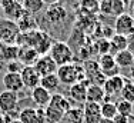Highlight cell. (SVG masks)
<instances>
[{
	"mask_svg": "<svg viewBox=\"0 0 134 123\" xmlns=\"http://www.w3.org/2000/svg\"><path fill=\"white\" fill-rule=\"evenodd\" d=\"M3 86H4V90L17 93V95H19V92H21L24 89L20 73H10V72L4 73V76H3Z\"/></svg>",
	"mask_w": 134,
	"mask_h": 123,
	"instance_id": "obj_14",
	"label": "cell"
},
{
	"mask_svg": "<svg viewBox=\"0 0 134 123\" xmlns=\"http://www.w3.org/2000/svg\"><path fill=\"white\" fill-rule=\"evenodd\" d=\"M79 12L88 16H96L100 13L98 0H79Z\"/></svg>",
	"mask_w": 134,
	"mask_h": 123,
	"instance_id": "obj_20",
	"label": "cell"
},
{
	"mask_svg": "<svg viewBox=\"0 0 134 123\" xmlns=\"http://www.w3.org/2000/svg\"><path fill=\"white\" fill-rule=\"evenodd\" d=\"M116 105H117V113H119V115L126 116V117H129V116L133 113V110H134V105H133V103L126 102V100H123V99H120Z\"/></svg>",
	"mask_w": 134,
	"mask_h": 123,
	"instance_id": "obj_32",
	"label": "cell"
},
{
	"mask_svg": "<svg viewBox=\"0 0 134 123\" xmlns=\"http://www.w3.org/2000/svg\"><path fill=\"white\" fill-rule=\"evenodd\" d=\"M90 83L87 80L83 82H77L74 85L69 87V96L71 100H74L76 103H86V96H87V87Z\"/></svg>",
	"mask_w": 134,
	"mask_h": 123,
	"instance_id": "obj_15",
	"label": "cell"
},
{
	"mask_svg": "<svg viewBox=\"0 0 134 123\" xmlns=\"http://www.w3.org/2000/svg\"><path fill=\"white\" fill-rule=\"evenodd\" d=\"M110 46H111V54H116L119 52L127 50V37L121 36V34H116L110 37Z\"/></svg>",
	"mask_w": 134,
	"mask_h": 123,
	"instance_id": "obj_24",
	"label": "cell"
},
{
	"mask_svg": "<svg viewBox=\"0 0 134 123\" xmlns=\"http://www.w3.org/2000/svg\"><path fill=\"white\" fill-rule=\"evenodd\" d=\"M4 69H6V62L0 59V72H2V70H4Z\"/></svg>",
	"mask_w": 134,
	"mask_h": 123,
	"instance_id": "obj_37",
	"label": "cell"
},
{
	"mask_svg": "<svg viewBox=\"0 0 134 123\" xmlns=\"http://www.w3.org/2000/svg\"><path fill=\"white\" fill-rule=\"evenodd\" d=\"M43 3H44V6H50V4H54V3H63L62 0H43Z\"/></svg>",
	"mask_w": 134,
	"mask_h": 123,
	"instance_id": "obj_36",
	"label": "cell"
},
{
	"mask_svg": "<svg viewBox=\"0 0 134 123\" xmlns=\"http://www.w3.org/2000/svg\"><path fill=\"white\" fill-rule=\"evenodd\" d=\"M81 109H83V113H84V117H98V116H101L100 105H97V103L86 102Z\"/></svg>",
	"mask_w": 134,
	"mask_h": 123,
	"instance_id": "obj_31",
	"label": "cell"
},
{
	"mask_svg": "<svg viewBox=\"0 0 134 123\" xmlns=\"http://www.w3.org/2000/svg\"><path fill=\"white\" fill-rule=\"evenodd\" d=\"M12 123H20V122H19V119H16V120H13Z\"/></svg>",
	"mask_w": 134,
	"mask_h": 123,
	"instance_id": "obj_43",
	"label": "cell"
},
{
	"mask_svg": "<svg viewBox=\"0 0 134 123\" xmlns=\"http://www.w3.org/2000/svg\"><path fill=\"white\" fill-rule=\"evenodd\" d=\"M17 107H19V95L3 90L0 93V112H2V115L19 113Z\"/></svg>",
	"mask_w": 134,
	"mask_h": 123,
	"instance_id": "obj_3",
	"label": "cell"
},
{
	"mask_svg": "<svg viewBox=\"0 0 134 123\" xmlns=\"http://www.w3.org/2000/svg\"><path fill=\"white\" fill-rule=\"evenodd\" d=\"M40 57V54L37 53L33 47H19V56L17 60L20 62L23 66H34V63L37 62V59Z\"/></svg>",
	"mask_w": 134,
	"mask_h": 123,
	"instance_id": "obj_16",
	"label": "cell"
},
{
	"mask_svg": "<svg viewBox=\"0 0 134 123\" xmlns=\"http://www.w3.org/2000/svg\"><path fill=\"white\" fill-rule=\"evenodd\" d=\"M114 33L121 36H131L134 34V19L130 13H123L119 17H116L114 22Z\"/></svg>",
	"mask_w": 134,
	"mask_h": 123,
	"instance_id": "obj_4",
	"label": "cell"
},
{
	"mask_svg": "<svg viewBox=\"0 0 134 123\" xmlns=\"http://www.w3.org/2000/svg\"><path fill=\"white\" fill-rule=\"evenodd\" d=\"M34 69L37 70L40 77H43V76H49V74H54L59 67L49 54H44V56H40L37 59V62L34 63Z\"/></svg>",
	"mask_w": 134,
	"mask_h": 123,
	"instance_id": "obj_11",
	"label": "cell"
},
{
	"mask_svg": "<svg viewBox=\"0 0 134 123\" xmlns=\"http://www.w3.org/2000/svg\"><path fill=\"white\" fill-rule=\"evenodd\" d=\"M2 2H3V0H0V3H2Z\"/></svg>",
	"mask_w": 134,
	"mask_h": 123,
	"instance_id": "obj_46",
	"label": "cell"
},
{
	"mask_svg": "<svg viewBox=\"0 0 134 123\" xmlns=\"http://www.w3.org/2000/svg\"><path fill=\"white\" fill-rule=\"evenodd\" d=\"M6 69L10 73H20L21 69H23V64L19 60H12V62H7V63H6Z\"/></svg>",
	"mask_w": 134,
	"mask_h": 123,
	"instance_id": "obj_33",
	"label": "cell"
},
{
	"mask_svg": "<svg viewBox=\"0 0 134 123\" xmlns=\"http://www.w3.org/2000/svg\"><path fill=\"white\" fill-rule=\"evenodd\" d=\"M24 13L23 6L20 3H16L13 0H3L2 2V14L6 17V20L10 22H17Z\"/></svg>",
	"mask_w": 134,
	"mask_h": 123,
	"instance_id": "obj_8",
	"label": "cell"
},
{
	"mask_svg": "<svg viewBox=\"0 0 134 123\" xmlns=\"http://www.w3.org/2000/svg\"><path fill=\"white\" fill-rule=\"evenodd\" d=\"M16 24H17V29L20 33H30V32H34L37 30V22L36 19H34L33 14H29V13L24 12L23 14H21V17L19 19L17 22H16Z\"/></svg>",
	"mask_w": 134,
	"mask_h": 123,
	"instance_id": "obj_17",
	"label": "cell"
},
{
	"mask_svg": "<svg viewBox=\"0 0 134 123\" xmlns=\"http://www.w3.org/2000/svg\"><path fill=\"white\" fill-rule=\"evenodd\" d=\"M21 6H23L24 12L29 13V14H33V16L37 14V13H40L44 9L43 0H23Z\"/></svg>",
	"mask_w": 134,
	"mask_h": 123,
	"instance_id": "obj_27",
	"label": "cell"
},
{
	"mask_svg": "<svg viewBox=\"0 0 134 123\" xmlns=\"http://www.w3.org/2000/svg\"><path fill=\"white\" fill-rule=\"evenodd\" d=\"M20 76H21V80H23L24 87H27V89L33 90L34 87L40 86L41 77L37 73V70L34 69V66H23V69L20 72Z\"/></svg>",
	"mask_w": 134,
	"mask_h": 123,
	"instance_id": "obj_13",
	"label": "cell"
},
{
	"mask_svg": "<svg viewBox=\"0 0 134 123\" xmlns=\"http://www.w3.org/2000/svg\"><path fill=\"white\" fill-rule=\"evenodd\" d=\"M0 123H4V122H3V115H2V113H0Z\"/></svg>",
	"mask_w": 134,
	"mask_h": 123,
	"instance_id": "obj_41",
	"label": "cell"
},
{
	"mask_svg": "<svg viewBox=\"0 0 134 123\" xmlns=\"http://www.w3.org/2000/svg\"><path fill=\"white\" fill-rule=\"evenodd\" d=\"M131 82H133V83H134V74H133V79H131Z\"/></svg>",
	"mask_w": 134,
	"mask_h": 123,
	"instance_id": "obj_45",
	"label": "cell"
},
{
	"mask_svg": "<svg viewBox=\"0 0 134 123\" xmlns=\"http://www.w3.org/2000/svg\"><path fill=\"white\" fill-rule=\"evenodd\" d=\"M19 122L20 123H47L44 117V109H33L26 107L19 113Z\"/></svg>",
	"mask_w": 134,
	"mask_h": 123,
	"instance_id": "obj_9",
	"label": "cell"
},
{
	"mask_svg": "<svg viewBox=\"0 0 134 123\" xmlns=\"http://www.w3.org/2000/svg\"><path fill=\"white\" fill-rule=\"evenodd\" d=\"M121 2H123V3H124V4H126V6H127V4H130V3H131V0H121Z\"/></svg>",
	"mask_w": 134,
	"mask_h": 123,
	"instance_id": "obj_39",
	"label": "cell"
},
{
	"mask_svg": "<svg viewBox=\"0 0 134 123\" xmlns=\"http://www.w3.org/2000/svg\"><path fill=\"white\" fill-rule=\"evenodd\" d=\"M56 74L59 77L60 83L67 85V86H71L77 82L86 80L83 67L80 64H74V63H69V64H64V66H60L57 69Z\"/></svg>",
	"mask_w": 134,
	"mask_h": 123,
	"instance_id": "obj_1",
	"label": "cell"
},
{
	"mask_svg": "<svg viewBox=\"0 0 134 123\" xmlns=\"http://www.w3.org/2000/svg\"><path fill=\"white\" fill-rule=\"evenodd\" d=\"M100 3V13L110 17H119L120 14L126 13V7L121 0H98Z\"/></svg>",
	"mask_w": 134,
	"mask_h": 123,
	"instance_id": "obj_6",
	"label": "cell"
},
{
	"mask_svg": "<svg viewBox=\"0 0 134 123\" xmlns=\"http://www.w3.org/2000/svg\"><path fill=\"white\" fill-rule=\"evenodd\" d=\"M31 99H33V102L36 103L39 107H46L47 105L50 103V99H52V93L47 92L44 87L41 86H37L34 87L33 90H31Z\"/></svg>",
	"mask_w": 134,
	"mask_h": 123,
	"instance_id": "obj_18",
	"label": "cell"
},
{
	"mask_svg": "<svg viewBox=\"0 0 134 123\" xmlns=\"http://www.w3.org/2000/svg\"><path fill=\"white\" fill-rule=\"evenodd\" d=\"M126 83V77H123L121 74H117V76L108 77V79L104 82V93H106V98H111V96H117L121 93L123 90V86Z\"/></svg>",
	"mask_w": 134,
	"mask_h": 123,
	"instance_id": "obj_12",
	"label": "cell"
},
{
	"mask_svg": "<svg viewBox=\"0 0 134 123\" xmlns=\"http://www.w3.org/2000/svg\"><path fill=\"white\" fill-rule=\"evenodd\" d=\"M113 123H129V117H126V116L117 113V115L113 117Z\"/></svg>",
	"mask_w": 134,
	"mask_h": 123,
	"instance_id": "obj_35",
	"label": "cell"
},
{
	"mask_svg": "<svg viewBox=\"0 0 134 123\" xmlns=\"http://www.w3.org/2000/svg\"><path fill=\"white\" fill-rule=\"evenodd\" d=\"M67 17V9L64 7L63 3H54V4L47 6L46 10V19L52 24H59L62 22H64Z\"/></svg>",
	"mask_w": 134,
	"mask_h": 123,
	"instance_id": "obj_10",
	"label": "cell"
},
{
	"mask_svg": "<svg viewBox=\"0 0 134 123\" xmlns=\"http://www.w3.org/2000/svg\"><path fill=\"white\" fill-rule=\"evenodd\" d=\"M120 96H121L123 100L130 102V103L134 105V83L131 82V80L126 79V83H124V86H123V90H121Z\"/></svg>",
	"mask_w": 134,
	"mask_h": 123,
	"instance_id": "obj_30",
	"label": "cell"
},
{
	"mask_svg": "<svg viewBox=\"0 0 134 123\" xmlns=\"http://www.w3.org/2000/svg\"><path fill=\"white\" fill-rule=\"evenodd\" d=\"M0 14H2V3H0Z\"/></svg>",
	"mask_w": 134,
	"mask_h": 123,
	"instance_id": "obj_44",
	"label": "cell"
},
{
	"mask_svg": "<svg viewBox=\"0 0 134 123\" xmlns=\"http://www.w3.org/2000/svg\"><path fill=\"white\" fill-rule=\"evenodd\" d=\"M98 67H100V72L107 77H113V76H117L119 73V66H117L116 60H114V56L111 53H107V54H100L98 56Z\"/></svg>",
	"mask_w": 134,
	"mask_h": 123,
	"instance_id": "obj_7",
	"label": "cell"
},
{
	"mask_svg": "<svg viewBox=\"0 0 134 123\" xmlns=\"http://www.w3.org/2000/svg\"><path fill=\"white\" fill-rule=\"evenodd\" d=\"M130 14H131V17L134 19V4L131 6V12H130Z\"/></svg>",
	"mask_w": 134,
	"mask_h": 123,
	"instance_id": "obj_40",
	"label": "cell"
},
{
	"mask_svg": "<svg viewBox=\"0 0 134 123\" xmlns=\"http://www.w3.org/2000/svg\"><path fill=\"white\" fill-rule=\"evenodd\" d=\"M127 50L134 54V34L127 37Z\"/></svg>",
	"mask_w": 134,
	"mask_h": 123,
	"instance_id": "obj_34",
	"label": "cell"
},
{
	"mask_svg": "<svg viewBox=\"0 0 134 123\" xmlns=\"http://www.w3.org/2000/svg\"><path fill=\"white\" fill-rule=\"evenodd\" d=\"M98 123H113V120H110V119H104V117H101V120L98 122Z\"/></svg>",
	"mask_w": 134,
	"mask_h": 123,
	"instance_id": "obj_38",
	"label": "cell"
},
{
	"mask_svg": "<svg viewBox=\"0 0 134 123\" xmlns=\"http://www.w3.org/2000/svg\"><path fill=\"white\" fill-rule=\"evenodd\" d=\"M19 29L14 22L4 20L0 24V43L3 44H16L19 36Z\"/></svg>",
	"mask_w": 134,
	"mask_h": 123,
	"instance_id": "obj_5",
	"label": "cell"
},
{
	"mask_svg": "<svg viewBox=\"0 0 134 123\" xmlns=\"http://www.w3.org/2000/svg\"><path fill=\"white\" fill-rule=\"evenodd\" d=\"M13 2H16V3H20V4H21V3H23V0H13Z\"/></svg>",
	"mask_w": 134,
	"mask_h": 123,
	"instance_id": "obj_42",
	"label": "cell"
},
{
	"mask_svg": "<svg viewBox=\"0 0 134 123\" xmlns=\"http://www.w3.org/2000/svg\"><path fill=\"white\" fill-rule=\"evenodd\" d=\"M114 60H116L119 69H129L134 66V54L130 53L129 50H123L114 54Z\"/></svg>",
	"mask_w": 134,
	"mask_h": 123,
	"instance_id": "obj_21",
	"label": "cell"
},
{
	"mask_svg": "<svg viewBox=\"0 0 134 123\" xmlns=\"http://www.w3.org/2000/svg\"><path fill=\"white\" fill-rule=\"evenodd\" d=\"M60 85H62V83H60V80H59V77H57L56 73L49 74V76H43L40 79V86L44 87V89H46L47 92H50V93L56 92Z\"/></svg>",
	"mask_w": 134,
	"mask_h": 123,
	"instance_id": "obj_25",
	"label": "cell"
},
{
	"mask_svg": "<svg viewBox=\"0 0 134 123\" xmlns=\"http://www.w3.org/2000/svg\"><path fill=\"white\" fill-rule=\"evenodd\" d=\"M19 56V47L16 44H3L0 43V59L6 63L12 60H17Z\"/></svg>",
	"mask_w": 134,
	"mask_h": 123,
	"instance_id": "obj_22",
	"label": "cell"
},
{
	"mask_svg": "<svg viewBox=\"0 0 134 123\" xmlns=\"http://www.w3.org/2000/svg\"><path fill=\"white\" fill-rule=\"evenodd\" d=\"M81 67H83V72H84V76H86V80H87V82L91 79V77H94L97 73H100V67H98L97 60L87 59Z\"/></svg>",
	"mask_w": 134,
	"mask_h": 123,
	"instance_id": "obj_29",
	"label": "cell"
},
{
	"mask_svg": "<svg viewBox=\"0 0 134 123\" xmlns=\"http://www.w3.org/2000/svg\"><path fill=\"white\" fill-rule=\"evenodd\" d=\"M49 56L54 60L57 67L73 63V60H74V53H73L71 47L69 46V43H66V42H54L49 52Z\"/></svg>",
	"mask_w": 134,
	"mask_h": 123,
	"instance_id": "obj_2",
	"label": "cell"
},
{
	"mask_svg": "<svg viewBox=\"0 0 134 123\" xmlns=\"http://www.w3.org/2000/svg\"><path fill=\"white\" fill-rule=\"evenodd\" d=\"M63 120L69 123H84V113H83L81 107H71L70 110H67L64 115Z\"/></svg>",
	"mask_w": 134,
	"mask_h": 123,
	"instance_id": "obj_28",
	"label": "cell"
},
{
	"mask_svg": "<svg viewBox=\"0 0 134 123\" xmlns=\"http://www.w3.org/2000/svg\"><path fill=\"white\" fill-rule=\"evenodd\" d=\"M100 113H101V117L113 120V117L117 115V105H116V102L106 99L100 105Z\"/></svg>",
	"mask_w": 134,
	"mask_h": 123,
	"instance_id": "obj_26",
	"label": "cell"
},
{
	"mask_svg": "<svg viewBox=\"0 0 134 123\" xmlns=\"http://www.w3.org/2000/svg\"><path fill=\"white\" fill-rule=\"evenodd\" d=\"M107 98L104 89L101 86H96V85H88L87 87V96H86V102H91V103H97L101 105Z\"/></svg>",
	"mask_w": 134,
	"mask_h": 123,
	"instance_id": "obj_19",
	"label": "cell"
},
{
	"mask_svg": "<svg viewBox=\"0 0 134 123\" xmlns=\"http://www.w3.org/2000/svg\"><path fill=\"white\" fill-rule=\"evenodd\" d=\"M49 106L57 107L59 110H62V112H64V113H67V110H70V109H71V105H70L69 99L64 98L63 95H60V93H53L52 99H50Z\"/></svg>",
	"mask_w": 134,
	"mask_h": 123,
	"instance_id": "obj_23",
	"label": "cell"
}]
</instances>
